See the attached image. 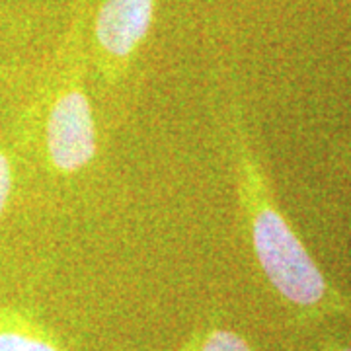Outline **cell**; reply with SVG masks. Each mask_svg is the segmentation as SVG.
<instances>
[{
    "mask_svg": "<svg viewBox=\"0 0 351 351\" xmlns=\"http://www.w3.org/2000/svg\"><path fill=\"white\" fill-rule=\"evenodd\" d=\"M232 151L240 207L263 274L289 302L297 306L320 304L328 297L326 279L269 197L262 170L239 125H234Z\"/></svg>",
    "mask_w": 351,
    "mask_h": 351,
    "instance_id": "6da1fadb",
    "label": "cell"
},
{
    "mask_svg": "<svg viewBox=\"0 0 351 351\" xmlns=\"http://www.w3.org/2000/svg\"><path fill=\"white\" fill-rule=\"evenodd\" d=\"M45 145L51 166L59 174H76L96 156V123L86 92L76 84L61 88L53 100Z\"/></svg>",
    "mask_w": 351,
    "mask_h": 351,
    "instance_id": "7a4b0ae2",
    "label": "cell"
},
{
    "mask_svg": "<svg viewBox=\"0 0 351 351\" xmlns=\"http://www.w3.org/2000/svg\"><path fill=\"white\" fill-rule=\"evenodd\" d=\"M156 0H106L96 16L94 38L104 63L119 69L145 41L154 16Z\"/></svg>",
    "mask_w": 351,
    "mask_h": 351,
    "instance_id": "3957f363",
    "label": "cell"
},
{
    "mask_svg": "<svg viewBox=\"0 0 351 351\" xmlns=\"http://www.w3.org/2000/svg\"><path fill=\"white\" fill-rule=\"evenodd\" d=\"M0 351H63L49 332L25 314L0 308Z\"/></svg>",
    "mask_w": 351,
    "mask_h": 351,
    "instance_id": "277c9868",
    "label": "cell"
},
{
    "mask_svg": "<svg viewBox=\"0 0 351 351\" xmlns=\"http://www.w3.org/2000/svg\"><path fill=\"white\" fill-rule=\"evenodd\" d=\"M178 351H252V348L232 330L207 328L193 334Z\"/></svg>",
    "mask_w": 351,
    "mask_h": 351,
    "instance_id": "5b68a950",
    "label": "cell"
},
{
    "mask_svg": "<svg viewBox=\"0 0 351 351\" xmlns=\"http://www.w3.org/2000/svg\"><path fill=\"white\" fill-rule=\"evenodd\" d=\"M10 191H12V164L10 158L0 151V215L6 209Z\"/></svg>",
    "mask_w": 351,
    "mask_h": 351,
    "instance_id": "8992f818",
    "label": "cell"
},
{
    "mask_svg": "<svg viewBox=\"0 0 351 351\" xmlns=\"http://www.w3.org/2000/svg\"><path fill=\"white\" fill-rule=\"evenodd\" d=\"M339 351H351V348H343V350H339Z\"/></svg>",
    "mask_w": 351,
    "mask_h": 351,
    "instance_id": "52a82bcc",
    "label": "cell"
}]
</instances>
